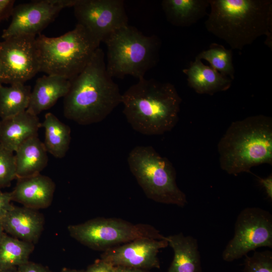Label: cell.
<instances>
[{
	"mask_svg": "<svg viewBox=\"0 0 272 272\" xmlns=\"http://www.w3.org/2000/svg\"><path fill=\"white\" fill-rule=\"evenodd\" d=\"M70 82L63 98V114L79 124L101 122L121 103L122 94L107 72L105 54L100 47Z\"/></svg>",
	"mask_w": 272,
	"mask_h": 272,
	"instance_id": "obj_1",
	"label": "cell"
},
{
	"mask_svg": "<svg viewBox=\"0 0 272 272\" xmlns=\"http://www.w3.org/2000/svg\"><path fill=\"white\" fill-rule=\"evenodd\" d=\"M210 12L205 27L225 41L232 49L241 50L258 38L266 36L271 49V0H209Z\"/></svg>",
	"mask_w": 272,
	"mask_h": 272,
	"instance_id": "obj_2",
	"label": "cell"
},
{
	"mask_svg": "<svg viewBox=\"0 0 272 272\" xmlns=\"http://www.w3.org/2000/svg\"><path fill=\"white\" fill-rule=\"evenodd\" d=\"M182 99L171 83L145 78L122 94L123 113L135 131L161 135L171 130L179 120Z\"/></svg>",
	"mask_w": 272,
	"mask_h": 272,
	"instance_id": "obj_3",
	"label": "cell"
},
{
	"mask_svg": "<svg viewBox=\"0 0 272 272\" xmlns=\"http://www.w3.org/2000/svg\"><path fill=\"white\" fill-rule=\"evenodd\" d=\"M221 168L229 174L272 164V119L256 115L233 122L218 144Z\"/></svg>",
	"mask_w": 272,
	"mask_h": 272,
	"instance_id": "obj_4",
	"label": "cell"
},
{
	"mask_svg": "<svg viewBox=\"0 0 272 272\" xmlns=\"http://www.w3.org/2000/svg\"><path fill=\"white\" fill-rule=\"evenodd\" d=\"M40 72L71 80L86 67L100 42L85 27L74 29L56 37L40 34L36 38Z\"/></svg>",
	"mask_w": 272,
	"mask_h": 272,
	"instance_id": "obj_5",
	"label": "cell"
},
{
	"mask_svg": "<svg viewBox=\"0 0 272 272\" xmlns=\"http://www.w3.org/2000/svg\"><path fill=\"white\" fill-rule=\"evenodd\" d=\"M107 47L106 70L112 77L130 75L138 80L157 63L160 40L146 36L127 25L114 32L104 42Z\"/></svg>",
	"mask_w": 272,
	"mask_h": 272,
	"instance_id": "obj_6",
	"label": "cell"
},
{
	"mask_svg": "<svg viewBox=\"0 0 272 272\" xmlns=\"http://www.w3.org/2000/svg\"><path fill=\"white\" fill-rule=\"evenodd\" d=\"M129 169L146 196L160 203L184 207L186 194L177 186L171 162L151 146H138L129 153Z\"/></svg>",
	"mask_w": 272,
	"mask_h": 272,
	"instance_id": "obj_7",
	"label": "cell"
},
{
	"mask_svg": "<svg viewBox=\"0 0 272 272\" xmlns=\"http://www.w3.org/2000/svg\"><path fill=\"white\" fill-rule=\"evenodd\" d=\"M72 237L94 250H103L141 238L164 239L153 226L116 218H98L67 228Z\"/></svg>",
	"mask_w": 272,
	"mask_h": 272,
	"instance_id": "obj_8",
	"label": "cell"
},
{
	"mask_svg": "<svg viewBox=\"0 0 272 272\" xmlns=\"http://www.w3.org/2000/svg\"><path fill=\"white\" fill-rule=\"evenodd\" d=\"M272 248V216L259 208H247L239 214L233 238L222 252V259L232 262L260 247Z\"/></svg>",
	"mask_w": 272,
	"mask_h": 272,
	"instance_id": "obj_9",
	"label": "cell"
},
{
	"mask_svg": "<svg viewBox=\"0 0 272 272\" xmlns=\"http://www.w3.org/2000/svg\"><path fill=\"white\" fill-rule=\"evenodd\" d=\"M36 37L22 35L0 42V81L23 83L40 72Z\"/></svg>",
	"mask_w": 272,
	"mask_h": 272,
	"instance_id": "obj_10",
	"label": "cell"
},
{
	"mask_svg": "<svg viewBox=\"0 0 272 272\" xmlns=\"http://www.w3.org/2000/svg\"><path fill=\"white\" fill-rule=\"evenodd\" d=\"M73 8L77 24L85 27L100 43L128 25L122 0H77Z\"/></svg>",
	"mask_w": 272,
	"mask_h": 272,
	"instance_id": "obj_11",
	"label": "cell"
},
{
	"mask_svg": "<svg viewBox=\"0 0 272 272\" xmlns=\"http://www.w3.org/2000/svg\"><path fill=\"white\" fill-rule=\"evenodd\" d=\"M77 0H37L15 6L12 21L3 30L2 37L6 39L22 35L35 36L41 34L60 12L73 7Z\"/></svg>",
	"mask_w": 272,
	"mask_h": 272,
	"instance_id": "obj_12",
	"label": "cell"
},
{
	"mask_svg": "<svg viewBox=\"0 0 272 272\" xmlns=\"http://www.w3.org/2000/svg\"><path fill=\"white\" fill-rule=\"evenodd\" d=\"M168 246L165 238L162 240L138 239L106 250L101 255V259L114 266L143 269L159 268L158 253L160 249Z\"/></svg>",
	"mask_w": 272,
	"mask_h": 272,
	"instance_id": "obj_13",
	"label": "cell"
},
{
	"mask_svg": "<svg viewBox=\"0 0 272 272\" xmlns=\"http://www.w3.org/2000/svg\"><path fill=\"white\" fill-rule=\"evenodd\" d=\"M17 179L15 187L11 192L12 200L36 210L51 205L55 185L50 178L40 173Z\"/></svg>",
	"mask_w": 272,
	"mask_h": 272,
	"instance_id": "obj_14",
	"label": "cell"
},
{
	"mask_svg": "<svg viewBox=\"0 0 272 272\" xmlns=\"http://www.w3.org/2000/svg\"><path fill=\"white\" fill-rule=\"evenodd\" d=\"M1 221L5 233L33 244L39 238L44 222L42 215L38 210L14 206Z\"/></svg>",
	"mask_w": 272,
	"mask_h": 272,
	"instance_id": "obj_15",
	"label": "cell"
},
{
	"mask_svg": "<svg viewBox=\"0 0 272 272\" xmlns=\"http://www.w3.org/2000/svg\"><path fill=\"white\" fill-rule=\"evenodd\" d=\"M41 122L37 115L26 110L0 120V145L15 152L28 139L38 136Z\"/></svg>",
	"mask_w": 272,
	"mask_h": 272,
	"instance_id": "obj_16",
	"label": "cell"
},
{
	"mask_svg": "<svg viewBox=\"0 0 272 272\" xmlns=\"http://www.w3.org/2000/svg\"><path fill=\"white\" fill-rule=\"evenodd\" d=\"M70 80L58 76L44 75L38 78L31 91L27 110L35 115L52 107L67 93Z\"/></svg>",
	"mask_w": 272,
	"mask_h": 272,
	"instance_id": "obj_17",
	"label": "cell"
},
{
	"mask_svg": "<svg viewBox=\"0 0 272 272\" xmlns=\"http://www.w3.org/2000/svg\"><path fill=\"white\" fill-rule=\"evenodd\" d=\"M187 76L188 86L200 94L212 95L228 90L232 80L224 76L210 66L204 64L195 57L189 66L182 70Z\"/></svg>",
	"mask_w": 272,
	"mask_h": 272,
	"instance_id": "obj_18",
	"label": "cell"
},
{
	"mask_svg": "<svg viewBox=\"0 0 272 272\" xmlns=\"http://www.w3.org/2000/svg\"><path fill=\"white\" fill-rule=\"evenodd\" d=\"M165 239L174 252L167 272H201L200 255L195 238L180 233Z\"/></svg>",
	"mask_w": 272,
	"mask_h": 272,
	"instance_id": "obj_19",
	"label": "cell"
},
{
	"mask_svg": "<svg viewBox=\"0 0 272 272\" xmlns=\"http://www.w3.org/2000/svg\"><path fill=\"white\" fill-rule=\"evenodd\" d=\"M15 152L17 179L40 174L47 165V152L38 136L25 141Z\"/></svg>",
	"mask_w": 272,
	"mask_h": 272,
	"instance_id": "obj_20",
	"label": "cell"
},
{
	"mask_svg": "<svg viewBox=\"0 0 272 272\" xmlns=\"http://www.w3.org/2000/svg\"><path fill=\"white\" fill-rule=\"evenodd\" d=\"M162 8L172 25L190 27L208 14L209 0H163Z\"/></svg>",
	"mask_w": 272,
	"mask_h": 272,
	"instance_id": "obj_21",
	"label": "cell"
},
{
	"mask_svg": "<svg viewBox=\"0 0 272 272\" xmlns=\"http://www.w3.org/2000/svg\"><path fill=\"white\" fill-rule=\"evenodd\" d=\"M41 127L45 129L44 145L47 153L56 158H63L67 152L71 141L69 126L62 122L52 113L45 115Z\"/></svg>",
	"mask_w": 272,
	"mask_h": 272,
	"instance_id": "obj_22",
	"label": "cell"
},
{
	"mask_svg": "<svg viewBox=\"0 0 272 272\" xmlns=\"http://www.w3.org/2000/svg\"><path fill=\"white\" fill-rule=\"evenodd\" d=\"M31 87L23 83L0 85V117L15 116L27 110L30 102Z\"/></svg>",
	"mask_w": 272,
	"mask_h": 272,
	"instance_id": "obj_23",
	"label": "cell"
},
{
	"mask_svg": "<svg viewBox=\"0 0 272 272\" xmlns=\"http://www.w3.org/2000/svg\"><path fill=\"white\" fill-rule=\"evenodd\" d=\"M34 248V244L6 233L0 241V269L15 268L27 262Z\"/></svg>",
	"mask_w": 272,
	"mask_h": 272,
	"instance_id": "obj_24",
	"label": "cell"
},
{
	"mask_svg": "<svg viewBox=\"0 0 272 272\" xmlns=\"http://www.w3.org/2000/svg\"><path fill=\"white\" fill-rule=\"evenodd\" d=\"M196 58L207 61L210 66L232 81L235 78V70L232 61V49L218 44H211L208 49L200 52Z\"/></svg>",
	"mask_w": 272,
	"mask_h": 272,
	"instance_id": "obj_25",
	"label": "cell"
},
{
	"mask_svg": "<svg viewBox=\"0 0 272 272\" xmlns=\"http://www.w3.org/2000/svg\"><path fill=\"white\" fill-rule=\"evenodd\" d=\"M16 176L15 156L0 145V188L8 187Z\"/></svg>",
	"mask_w": 272,
	"mask_h": 272,
	"instance_id": "obj_26",
	"label": "cell"
},
{
	"mask_svg": "<svg viewBox=\"0 0 272 272\" xmlns=\"http://www.w3.org/2000/svg\"><path fill=\"white\" fill-rule=\"evenodd\" d=\"M243 272H272V252L254 251L245 256Z\"/></svg>",
	"mask_w": 272,
	"mask_h": 272,
	"instance_id": "obj_27",
	"label": "cell"
},
{
	"mask_svg": "<svg viewBox=\"0 0 272 272\" xmlns=\"http://www.w3.org/2000/svg\"><path fill=\"white\" fill-rule=\"evenodd\" d=\"M115 267L102 259L96 261L88 267L85 272H115Z\"/></svg>",
	"mask_w": 272,
	"mask_h": 272,
	"instance_id": "obj_28",
	"label": "cell"
},
{
	"mask_svg": "<svg viewBox=\"0 0 272 272\" xmlns=\"http://www.w3.org/2000/svg\"><path fill=\"white\" fill-rule=\"evenodd\" d=\"M12 196L10 192H3L0 189V220L12 209Z\"/></svg>",
	"mask_w": 272,
	"mask_h": 272,
	"instance_id": "obj_29",
	"label": "cell"
},
{
	"mask_svg": "<svg viewBox=\"0 0 272 272\" xmlns=\"http://www.w3.org/2000/svg\"><path fill=\"white\" fill-rule=\"evenodd\" d=\"M15 3L14 0H0V21L11 16Z\"/></svg>",
	"mask_w": 272,
	"mask_h": 272,
	"instance_id": "obj_30",
	"label": "cell"
},
{
	"mask_svg": "<svg viewBox=\"0 0 272 272\" xmlns=\"http://www.w3.org/2000/svg\"><path fill=\"white\" fill-rule=\"evenodd\" d=\"M17 272H49V271L42 265L28 261L19 266Z\"/></svg>",
	"mask_w": 272,
	"mask_h": 272,
	"instance_id": "obj_31",
	"label": "cell"
},
{
	"mask_svg": "<svg viewBox=\"0 0 272 272\" xmlns=\"http://www.w3.org/2000/svg\"><path fill=\"white\" fill-rule=\"evenodd\" d=\"M258 181L263 188L267 197L272 200V175H268L265 178L258 177Z\"/></svg>",
	"mask_w": 272,
	"mask_h": 272,
	"instance_id": "obj_32",
	"label": "cell"
},
{
	"mask_svg": "<svg viewBox=\"0 0 272 272\" xmlns=\"http://www.w3.org/2000/svg\"><path fill=\"white\" fill-rule=\"evenodd\" d=\"M115 267V272H147L143 269L128 267L124 266H117Z\"/></svg>",
	"mask_w": 272,
	"mask_h": 272,
	"instance_id": "obj_33",
	"label": "cell"
},
{
	"mask_svg": "<svg viewBox=\"0 0 272 272\" xmlns=\"http://www.w3.org/2000/svg\"><path fill=\"white\" fill-rule=\"evenodd\" d=\"M5 233L0 220V241Z\"/></svg>",
	"mask_w": 272,
	"mask_h": 272,
	"instance_id": "obj_34",
	"label": "cell"
},
{
	"mask_svg": "<svg viewBox=\"0 0 272 272\" xmlns=\"http://www.w3.org/2000/svg\"><path fill=\"white\" fill-rule=\"evenodd\" d=\"M0 272H17V269L16 267L6 269H0Z\"/></svg>",
	"mask_w": 272,
	"mask_h": 272,
	"instance_id": "obj_35",
	"label": "cell"
},
{
	"mask_svg": "<svg viewBox=\"0 0 272 272\" xmlns=\"http://www.w3.org/2000/svg\"><path fill=\"white\" fill-rule=\"evenodd\" d=\"M62 272H85V271L77 270H74V269H66L62 271Z\"/></svg>",
	"mask_w": 272,
	"mask_h": 272,
	"instance_id": "obj_36",
	"label": "cell"
},
{
	"mask_svg": "<svg viewBox=\"0 0 272 272\" xmlns=\"http://www.w3.org/2000/svg\"><path fill=\"white\" fill-rule=\"evenodd\" d=\"M1 84H2L1 83V81H0V85H1Z\"/></svg>",
	"mask_w": 272,
	"mask_h": 272,
	"instance_id": "obj_37",
	"label": "cell"
}]
</instances>
